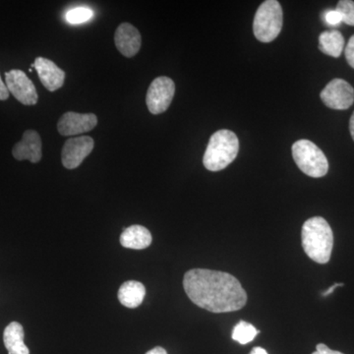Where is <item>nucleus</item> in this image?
Listing matches in <instances>:
<instances>
[{"label": "nucleus", "mask_w": 354, "mask_h": 354, "mask_svg": "<svg viewBox=\"0 0 354 354\" xmlns=\"http://www.w3.org/2000/svg\"><path fill=\"white\" fill-rule=\"evenodd\" d=\"M97 124V118L94 113H65L59 118L57 130L62 136H74L91 131Z\"/></svg>", "instance_id": "nucleus-10"}, {"label": "nucleus", "mask_w": 354, "mask_h": 354, "mask_svg": "<svg viewBox=\"0 0 354 354\" xmlns=\"http://www.w3.org/2000/svg\"><path fill=\"white\" fill-rule=\"evenodd\" d=\"M3 342L8 354H30L29 348L24 344V330L20 323L12 322L7 326Z\"/></svg>", "instance_id": "nucleus-16"}, {"label": "nucleus", "mask_w": 354, "mask_h": 354, "mask_svg": "<svg viewBox=\"0 0 354 354\" xmlns=\"http://www.w3.org/2000/svg\"><path fill=\"white\" fill-rule=\"evenodd\" d=\"M120 243L124 248L143 250L152 244V234L145 227L131 225L123 230L120 235Z\"/></svg>", "instance_id": "nucleus-14"}, {"label": "nucleus", "mask_w": 354, "mask_h": 354, "mask_svg": "<svg viewBox=\"0 0 354 354\" xmlns=\"http://www.w3.org/2000/svg\"><path fill=\"white\" fill-rule=\"evenodd\" d=\"M183 288L193 304L213 313L237 311L247 302L241 281L228 272L190 270L184 274Z\"/></svg>", "instance_id": "nucleus-1"}, {"label": "nucleus", "mask_w": 354, "mask_h": 354, "mask_svg": "<svg viewBox=\"0 0 354 354\" xmlns=\"http://www.w3.org/2000/svg\"><path fill=\"white\" fill-rule=\"evenodd\" d=\"M114 43L121 55L128 58L133 57L141 48V35L134 26L129 23H122L116 29Z\"/></svg>", "instance_id": "nucleus-11"}, {"label": "nucleus", "mask_w": 354, "mask_h": 354, "mask_svg": "<svg viewBox=\"0 0 354 354\" xmlns=\"http://www.w3.org/2000/svg\"><path fill=\"white\" fill-rule=\"evenodd\" d=\"M94 146V140L88 136L67 140L62 148V165L68 169H76L92 153Z\"/></svg>", "instance_id": "nucleus-9"}, {"label": "nucleus", "mask_w": 354, "mask_h": 354, "mask_svg": "<svg viewBox=\"0 0 354 354\" xmlns=\"http://www.w3.org/2000/svg\"><path fill=\"white\" fill-rule=\"evenodd\" d=\"M349 130H351V137H353L354 141V113L351 115V121H349Z\"/></svg>", "instance_id": "nucleus-27"}, {"label": "nucleus", "mask_w": 354, "mask_h": 354, "mask_svg": "<svg viewBox=\"0 0 354 354\" xmlns=\"http://www.w3.org/2000/svg\"><path fill=\"white\" fill-rule=\"evenodd\" d=\"M6 87L15 99L25 106H34L39 97L34 83L22 70L12 69L6 73Z\"/></svg>", "instance_id": "nucleus-7"}, {"label": "nucleus", "mask_w": 354, "mask_h": 354, "mask_svg": "<svg viewBox=\"0 0 354 354\" xmlns=\"http://www.w3.org/2000/svg\"><path fill=\"white\" fill-rule=\"evenodd\" d=\"M259 333V330L251 324L241 321L234 327V332H232V339L241 344H247L252 342Z\"/></svg>", "instance_id": "nucleus-18"}, {"label": "nucleus", "mask_w": 354, "mask_h": 354, "mask_svg": "<svg viewBox=\"0 0 354 354\" xmlns=\"http://www.w3.org/2000/svg\"><path fill=\"white\" fill-rule=\"evenodd\" d=\"M250 354H268V353L265 351L264 348H258V346H256V348L252 349V351H251Z\"/></svg>", "instance_id": "nucleus-28"}, {"label": "nucleus", "mask_w": 354, "mask_h": 354, "mask_svg": "<svg viewBox=\"0 0 354 354\" xmlns=\"http://www.w3.org/2000/svg\"><path fill=\"white\" fill-rule=\"evenodd\" d=\"M292 157L300 171L310 177L319 178L325 176L329 171L325 153L309 140H299L293 144Z\"/></svg>", "instance_id": "nucleus-5"}, {"label": "nucleus", "mask_w": 354, "mask_h": 354, "mask_svg": "<svg viewBox=\"0 0 354 354\" xmlns=\"http://www.w3.org/2000/svg\"><path fill=\"white\" fill-rule=\"evenodd\" d=\"M146 288L143 283L136 281H128L118 290V300L127 308H137L143 302Z\"/></svg>", "instance_id": "nucleus-15"}, {"label": "nucleus", "mask_w": 354, "mask_h": 354, "mask_svg": "<svg viewBox=\"0 0 354 354\" xmlns=\"http://www.w3.org/2000/svg\"><path fill=\"white\" fill-rule=\"evenodd\" d=\"M9 97V91L6 87V84L2 81L0 77V101H6Z\"/></svg>", "instance_id": "nucleus-24"}, {"label": "nucleus", "mask_w": 354, "mask_h": 354, "mask_svg": "<svg viewBox=\"0 0 354 354\" xmlns=\"http://www.w3.org/2000/svg\"><path fill=\"white\" fill-rule=\"evenodd\" d=\"M324 19L328 25L330 26H337L341 24L342 22V18L341 14L337 10H329L324 15Z\"/></svg>", "instance_id": "nucleus-21"}, {"label": "nucleus", "mask_w": 354, "mask_h": 354, "mask_svg": "<svg viewBox=\"0 0 354 354\" xmlns=\"http://www.w3.org/2000/svg\"><path fill=\"white\" fill-rule=\"evenodd\" d=\"M348 64L354 68V35L349 39L348 44H346V50H344Z\"/></svg>", "instance_id": "nucleus-22"}, {"label": "nucleus", "mask_w": 354, "mask_h": 354, "mask_svg": "<svg viewBox=\"0 0 354 354\" xmlns=\"http://www.w3.org/2000/svg\"><path fill=\"white\" fill-rule=\"evenodd\" d=\"M146 354H167V351L165 348L157 346V348L151 349Z\"/></svg>", "instance_id": "nucleus-25"}, {"label": "nucleus", "mask_w": 354, "mask_h": 354, "mask_svg": "<svg viewBox=\"0 0 354 354\" xmlns=\"http://www.w3.org/2000/svg\"><path fill=\"white\" fill-rule=\"evenodd\" d=\"M239 151L236 135L230 130H218L209 138L203 164L209 171H223L236 158Z\"/></svg>", "instance_id": "nucleus-3"}, {"label": "nucleus", "mask_w": 354, "mask_h": 354, "mask_svg": "<svg viewBox=\"0 0 354 354\" xmlns=\"http://www.w3.org/2000/svg\"><path fill=\"white\" fill-rule=\"evenodd\" d=\"M176 93V85L169 77L160 76L151 84L147 92L146 102L152 114L165 113L171 106Z\"/></svg>", "instance_id": "nucleus-6"}, {"label": "nucleus", "mask_w": 354, "mask_h": 354, "mask_svg": "<svg viewBox=\"0 0 354 354\" xmlns=\"http://www.w3.org/2000/svg\"><path fill=\"white\" fill-rule=\"evenodd\" d=\"M344 48V37H342V32L337 30L323 32L319 37V48L325 55L333 57H339Z\"/></svg>", "instance_id": "nucleus-17"}, {"label": "nucleus", "mask_w": 354, "mask_h": 354, "mask_svg": "<svg viewBox=\"0 0 354 354\" xmlns=\"http://www.w3.org/2000/svg\"><path fill=\"white\" fill-rule=\"evenodd\" d=\"M283 23V13L279 2L266 0L254 17V35L262 43H271L281 32Z\"/></svg>", "instance_id": "nucleus-4"}, {"label": "nucleus", "mask_w": 354, "mask_h": 354, "mask_svg": "<svg viewBox=\"0 0 354 354\" xmlns=\"http://www.w3.org/2000/svg\"><path fill=\"white\" fill-rule=\"evenodd\" d=\"M312 354H344V353H339V351H333V349L328 348V346H326V344H319L318 346H316L315 353H313Z\"/></svg>", "instance_id": "nucleus-23"}, {"label": "nucleus", "mask_w": 354, "mask_h": 354, "mask_svg": "<svg viewBox=\"0 0 354 354\" xmlns=\"http://www.w3.org/2000/svg\"><path fill=\"white\" fill-rule=\"evenodd\" d=\"M94 13L87 7H76L66 13V20L70 24H81L92 19Z\"/></svg>", "instance_id": "nucleus-19"}, {"label": "nucleus", "mask_w": 354, "mask_h": 354, "mask_svg": "<svg viewBox=\"0 0 354 354\" xmlns=\"http://www.w3.org/2000/svg\"><path fill=\"white\" fill-rule=\"evenodd\" d=\"M342 15V22L346 25L354 26V1L341 0L337 3V9Z\"/></svg>", "instance_id": "nucleus-20"}, {"label": "nucleus", "mask_w": 354, "mask_h": 354, "mask_svg": "<svg viewBox=\"0 0 354 354\" xmlns=\"http://www.w3.org/2000/svg\"><path fill=\"white\" fill-rule=\"evenodd\" d=\"M39 80L46 90L55 92L64 86L65 72L55 62L44 57H37L34 62Z\"/></svg>", "instance_id": "nucleus-13"}, {"label": "nucleus", "mask_w": 354, "mask_h": 354, "mask_svg": "<svg viewBox=\"0 0 354 354\" xmlns=\"http://www.w3.org/2000/svg\"><path fill=\"white\" fill-rule=\"evenodd\" d=\"M342 286H344V283H335L334 286H330V288H329V290L325 291V292L323 293L324 297H328V295H330V293L334 292L335 288Z\"/></svg>", "instance_id": "nucleus-26"}, {"label": "nucleus", "mask_w": 354, "mask_h": 354, "mask_svg": "<svg viewBox=\"0 0 354 354\" xmlns=\"http://www.w3.org/2000/svg\"><path fill=\"white\" fill-rule=\"evenodd\" d=\"M302 247L310 259L318 264H327L334 247V234L322 216H313L305 221L301 230Z\"/></svg>", "instance_id": "nucleus-2"}, {"label": "nucleus", "mask_w": 354, "mask_h": 354, "mask_svg": "<svg viewBox=\"0 0 354 354\" xmlns=\"http://www.w3.org/2000/svg\"><path fill=\"white\" fill-rule=\"evenodd\" d=\"M321 100L328 108L344 111L353 106L354 88L342 79H334L321 92Z\"/></svg>", "instance_id": "nucleus-8"}, {"label": "nucleus", "mask_w": 354, "mask_h": 354, "mask_svg": "<svg viewBox=\"0 0 354 354\" xmlns=\"http://www.w3.org/2000/svg\"><path fill=\"white\" fill-rule=\"evenodd\" d=\"M41 139L38 132L27 130L22 140L13 147L12 155L17 160H28L37 164L41 160Z\"/></svg>", "instance_id": "nucleus-12"}]
</instances>
